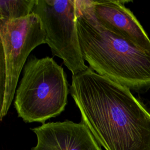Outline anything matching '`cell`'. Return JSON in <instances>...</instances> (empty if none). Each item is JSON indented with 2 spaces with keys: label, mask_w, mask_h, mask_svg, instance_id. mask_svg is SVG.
<instances>
[{
  "label": "cell",
  "mask_w": 150,
  "mask_h": 150,
  "mask_svg": "<svg viewBox=\"0 0 150 150\" xmlns=\"http://www.w3.org/2000/svg\"><path fill=\"white\" fill-rule=\"evenodd\" d=\"M36 0H1L0 22L18 19L32 13Z\"/></svg>",
  "instance_id": "ba28073f"
},
{
  "label": "cell",
  "mask_w": 150,
  "mask_h": 150,
  "mask_svg": "<svg viewBox=\"0 0 150 150\" xmlns=\"http://www.w3.org/2000/svg\"><path fill=\"white\" fill-rule=\"evenodd\" d=\"M0 120L8 112L14 98L21 72L30 53L45 43L39 18L26 17L0 22Z\"/></svg>",
  "instance_id": "277c9868"
},
{
  "label": "cell",
  "mask_w": 150,
  "mask_h": 150,
  "mask_svg": "<svg viewBox=\"0 0 150 150\" xmlns=\"http://www.w3.org/2000/svg\"><path fill=\"white\" fill-rule=\"evenodd\" d=\"M81 52L97 74L136 91L150 88V52L111 32L76 8Z\"/></svg>",
  "instance_id": "7a4b0ae2"
},
{
  "label": "cell",
  "mask_w": 150,
  "mask_h": 150,
  "mask_svg": "<svg viewBox=\"0 0 150 150\" xmlns=\"http://www.w3.org/2000/svg\"><path fill=\"white\" fill-rule=\"evenodd\" d=\"M37 138L31 150H102L83 122H51L31 129Z\"/></svg>",
  "instance_id": "52a82bcc"
},
{
  "label": "cell",
  "mask_w": 150,
  "mask_h": 150,
  "mask_svg": "<svg viewBox=\"0 0 150 150\" xmlns=\"http://www.w3.org/2000/svg\"><path fill=\"white\" fill-rule=\"evenodd\" d=\"M68 82L52 57H29L16 91L14 106L25 122H45L60 114L67 104Z\"/></svg>",
  "instance_id": "3957f363"
},
{
  "label": "cell",
  "mask_w": 150,
  "mask_h": 150,
  "mask_svg": "<svg viewBox=\"0 0 150 150\" xmlns=\"http://www.w3.org/2000/svg\"><path fill=\"white\" fill-rule=\"evenodd\" d=\"M70 93L105 150H150V112L129 88L88 67L72 76Z\"/></svg>",
  "instance_id": "6da1fadb"
},
{
  "label": "cell",
  "mask_w": 150,
  "mask_h": 150,
  "mask_svg": "<svg viewBox=\"0 0 150 150\" xmlns=\"http://www.w3.org/2000/svg\"><path fill=\"white\" fill-rule=\"evenodd\" d=\"M128 2L75 0L76 8L100 26L150 52V39L133 13L125 6Z\"/></svg>",
  "instance_id": "8992f818"
},
{
  "label": "cell",
  "mask_w": 150,
  "mask_h": 150,
  "mask_svg": "<svg viewBox=\"0 0 150 150\" xmlns=\"http://www.w3.org/2000/svg\"><path fill=\"white\" fill-rule=\"evenodd\" d=\"M32 13L41 21L45 43L53 55L63 60L72 76L88 69L80 46L75 0H36Z\"/></svg>",
  "instance_id": "5b68a950"
}]
</instances>
